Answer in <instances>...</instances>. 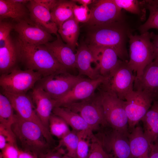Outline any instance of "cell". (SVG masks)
I'll return each mask as SVG.
<instances>
[{
  "instance_id": "3",
  "label": "cell",
  "mask_w": 158,
  "mask_h": 158,
  "mask_svg": "<svg viewBox=\"0 0 158 158\" xmlns=\"http://www.w3.org/2000/svg\"><path fill=\"white\" fill-rule=\"evenodd\" d=\"M12 129L24 150L37 156L39 154L41 155L49 147V144L40 127L36 123L22 118L16 114H15Z\"/></svg>"
},
{
  "instance_id": "8",
  "label": "cell",
  "mask_w": 158,
  "mask_h": 158,
  "mask_svg": "<svg viewBox=\"0 0 158 158\" xmlns=\"http://www.w3.org/2000/svg\"><path fill=\"white\" fill-rule=\"evenodd\" d=\"M95 135L111 158H132L128 135L109 126L102 127Z\"/></svg>"
},
{
  "instance_id": "6",
  "label": "cell",
  "mask_w": 158,
  "mask_h": 158,
  "mask_svg": "<svg viewBox=\"0 0 158 158\" xmlns=\"http://www.w3.org/2000/svg\"><path fill=\"white\" fill-rule=\"evenodd\" d=\"M68 108L79 114L93 132L109 126L104 116L100 95L98 92L90 98L68 105Z\"/></svg>"
},
{
  "instance_id": "39",
  "label": "cell",
  "mask_w": 158,
  "mask_h": 158,
  "mask_svg": "<svg viewBox=\"0 0 158 158\" xmlns=\"http://www.w3.org/2000/svg\"><path fill=\"white\" fill-rule=\"evenodd\" d=\"M151 36L154 53L153 61H158V34H155L151 32Z\"/></svg>"
},
{
  "instance_id": "25",
  "label": "cell",
  "mask_w": 158,
  "mask_h": 158,
  "mask_svg": "<svg viewBox=\"0 0 158 158\" xmlns=\"http://www.w3.org/2000/svg\"><path fill=\"white\" fill-rule=\"evenodd\" d=\"M28 10L26 4L14 1L13 0H0V21L10 18L18 22L28 16Z\"/></svg>"
},
{
  "instance_id": "16",
  "label": "cell",
  "mask_w": 158,
  "mask_h": 158,
  "mask_svg": "<svg viewBox=\"0 0 158 158\" xmlns=\"http://www.w3.org/2000/svg\"><path fill=\"white\" fill-rule=\"evenodd\" d=\"M18 34V38L28 44L33 45L44 44L52 41L51 34L23 20L14 25V29Z\"/></svg>"
},
{
  "instance_id": "5",
  "label": "cell",
  "mask_w": 158,
  "mask_h": 158,
  "mask_svg": "<svg viewBox=\"0 0 158 158\" xmlns=\"http://www.w3.org/2000/svg\"><path fill=\"white\" fill-rule=\"evenodd\" d=\"M98 92L108 124L113 129L128 135V119L124 100L102 84Z\"/></svg>"
},
{
  "instance_id": "9",
  "label": "cell",
  "mask_w": 158,
  "mask_h": 158,
  "mask_svg": "<svg viewBox=\"0 0 158 158\" xmlns=\"http://www.w3.org/2000/svg\"><path fill=\"white\" fill-rule=\"evenodd\" d=\"M84 78L82 76L72 75L67 71L43 77L36 83V87L42 89L56 100L66 95Z\"/></svg>"
},
{
  "instance_id": "20",
  "label": "cell",
  "mask_w": 158,
  "mask_h": 158,
  "mask_svg": "<svg viewBox=\"0 0 158 158\" xmlns=\"http://www.w3.org/2000/svg\"><path fill=\"white\" fill-rule=\"evenodd\" d=\"M76 54V68L78 71V75H85L92 80L101 76L98 69L92 66L93 63L98 65V62L91 49L84 42L79 46Z\"/></svg>"
},
{
  "instance_id": "19",
  "label": "cell",
  "mask_w": 158,
  "mask_h": 158,
  "mask_svg": "<svg viewBox=\"0 0 158 158\" xmlns=\"http://www.w3.org/2000/svg\"><path fill=\"white\" fill-rule=\"evenodd\" d=\"M0 46V73L1 75L18 68L20 59L17 42H15L10 36Z\"/></svg>"
},
{
  "instance_id": "47",
  "label": "cell",
  "mask_w": 158,
  "mask_h": 158,
  "mask_svg": "<svg viewBox=\"0 0 158 158\" xmlns=\"http://www.w3.org/2000/svg\"><path fill=\"white\" fill-rule=\"evenodd\" d=\"M0 158H3L1 153H0Z\"/></svg>"
},
{
  "instance_id": "44",
  "label": "cell",
  "mask_w": 158,
  "mask_h": 158,
  "mask_svg": "<svg viewBox=\"0 0 158 158\" xmlns=\"http://www.w3.org/2000/svg\"><path fill=\"white\" fill-rule=\"evenodd\" d=\"M76 3L77 2L84 6H88L89 5L94 2L95 0H73Z\"/></svg>"
},
{
  "instance_id": "27",
  "label": "cell",
  "mask_w": 158,
  "mask_h": 158,
  "mask_svg": "<svg viewBox=\"0 0 158 158\" xmlns=\"http://www.w3.org/2000/svg\"><path fill=\"white\" fill-rule=\"evenodd\" d=\"M52 112L54 114L63 118L72 128V130L77 132L92 130L88 125L79 114L68 108L56 107L54 108Z\"/></svg>"
},
{
  "instance_id": "31",
  "label": "cell",
  "mask_w": 158,
  "mask_h": 158,
  "mask_svg": "<svg viewBox=\"0 0 158 158\" xmlns=\"http://www.w3.org/2000/svg\"><path fill=\"white\" fill-rule=\"evenodd\" d=\"M78 137L77 131L72 130L64 137L60 139L58 149L62 147L65 148V154L73 158H77V149Z\"/></svg>"
},
{
  "instance_id": "13",
  "label": "cell",
  "mask_w": 158,
  "mask_h": 158,
  "mask_svg": "<svg viewBox=\"0 0 158 158\" xmlns=\"http://www.w3.org/2000/svg\"><path fill=\"white\" fill-rule=\"evenodd\" d=\"M107 77L100 76L95 79L84 78L77 83L66 95L56 100L55 107H64L70 104L87 99L107 80Z\"/></svg>"
},
{
  "instance_id": "43",
  "label": "cell",
  "mask_w": 158,
  "mask_h": 158,
  "mask_svg": "<svg viewBox=\"0 0 158 158\" xmlns=\"http://www.w3.org/2000/svg\"><path fill=\"white\" fill-rule=\"evenodd\" d=\"M37 1L45 6L50 11L52 8L56 0H36Z\"/></svg>"
},
{
  "instance_id": "4",
  "label": "cell",
  "mask_w": 158,
  "mask_h": 158,
  "mask_svg": "<svg viewBox=\"0 0 158 158\" xmlns=\"http://www.w3.org/2000/svg\"><path fill=\"white\" fill-rule=\"evenodd\" d=\"M129 54L128 63L135 74V78L140 77L149 64L154 61V53L151 32H148L140 35H133L130 32Z\"/></svg>"
},
{
  "instance_id": "23",
  "label": "cell",
  "mask_w": 158,
  "mask_h": 158,
  "mask_svg": "<svg viewBox=\"0 0 158 158\" xmlns=\"http://www.w3.org/2000/svg\"><path fill=\"white\" fill-rule=\"evenodd\" d=\"M128 137L132 158H149L150 144L140 126L138 125Z\"/></svg>"
},
{
  "instance_id": "30",
  "label": "cell",
  "mask_w": 158,
  "mask_h": 158,
  "mask_svg": "<svg viewBox=\"0 0 158 158\" xmlns=\"http://www.w3.org/2000/svg\"><path fill=\"white\" fill-rule=\"evenodd\" d=\"M49 129L51 135L60 139L71 131L66 122L61 117L54 114H51L49 118Z\"/></svg>"
},
{
  "instance_id": "29",
  "label": "cell",
  "mask_w": 158,
  "mask_h": 158,
  "mask_svg": "<svg viewBox=\"0 0 158 158\" xmlns=\"http://www.w3.org/2000/svg\"><path fill=\"white\" fill-rule=\"evenodd\" d=\"M13 109L8 98L0 93V125L11 130L14 122L15 114Z\"/></svg>"
},
{
  "instance_id": "46",
  "label": "cell",
  "mask_w": 158,
  "mask_h": 158,
  "mask_svg": "<svg viewBox=\"0 0 158 158\" xmlns=\"http://www.w3.org/2000/svg\"><path fill=\"white\" fill-rule=\"evenodd\" d=\"M61 158H73L67 156L66 154H64L62 157Z\"/></svg>"
},
{
  "instance_id": "17",
  "label": "cell",
  "mask_w": 158,
  "mask_h": 158,
  "mask_svg": "<svg viewBox=\"0 0 158 158\" xmlns=\"http://www.w3.org/2000/svg\"><path fill=\"white\" fill-rule=\"evenodd\" d=\"M133 90L144 92L153 100L158 99V61L151 62L140 77L135 78Z\"/></svg>"
},
{
  "instance_id": "2",
  "label": "cell",
  "mask_w": 158,
  "mask_h": 158,
  "mask_svg": "<svg viewBox=\"0 0 158 158\" xmlns=\"http://www.w3.org/2000/svg\"><path fill=\"white\" fill-rule=\"evenodd\" d=\"M20 62L26 69L39 73L42 77L68 71L57 60L45 44L33 45L18 38Z\"/></svg>"
},
{
  "instance_id": "34",
  "label": "cell",
  "mask_w": 158,
  "mask_h": 158,
  "mask_svg": "<svg viewBox=\"0 0 158 158\" xmlns=\"http://www.w3.org/2000/svg\"><path fill=\"white\" fill-rule=\"evenodd\" d=\"M143 3L145 8L149 11L150 14L147 20L138 28L141 34L152 28L158 30V6L150 3L148 0L143 1Z\"/></svg>"
},
{
  "instance_id": "12",
  "label": "cell",
  "mask_w": 158,
  "mask_h": 158,
  "mask_svg": "<svg viewBox=\"0 0 158 158\" xmlns=\"http://www.w3.org/2000/svg\"><path fill=\"white\" fill-rule=\"evenodd\" d=\"M153 101L148 95L140 90H133L126 96L124 104L128 119L129 133L141 121Z\"/></svg>"
},
{
  "instance_id": "11",
  "label": "cell",
  "mask_w": 158,
  "mask_h": 158,
  "mask_svg": "<svg viewBox=\"0 0 158 158\" xmlns=\"http://www.w3.org/2000/svg\"><path fill=\"white\" fill-rule=\"evenodd\" d=\"M1 93L9 99L17 114L22 118L37 125L41 128L48 142L50 144L53 142V139L49 130L44 125L38 116L30 97L26 94Z\"/></svg>"
},
{
  "instance_id": "42",
  "label": "cell",
  "mask_w": 158,
  "mask_h": 158,
  "mask_svg": "<svg viewBox=\"0 0 158 158\" xmlns=\"http://www.w3.org/2000/svg\"><path fill=\"white\" fill-rule=\"evenodd\" d=\"M18 158H38L36 154L31 152L20 150V152Z\"/></svg>"
},
{
  "instance_id": "15",
  "label": "cell",
  "mask_w": 158,
  "mask_h": 158,
  "mask_svg": "<svg viewBox=\"0 0 158 158\" xmlns=\"http://www.w3.org/2000/svg\"><path fill=\"white\" fill-rule=\"evenodd\" d=\"M29 20L28 21L51 34L56 36L58 28L52 19L50 10L36 0H30L26 4Z\"/></svg>"
},
{
  "instance_id": "37",
  "label": "cell",
  "mask_w": 158,
  "mask_h": 158,
  "mask_svg": "<svg viewBox=\"0 0 158 158\" xmlns=\"http://www.w3.org/2000/svg\"><path fill=\"white\" fill-rule=\"evenodd\" d=\"M20 150L17 144L8 143L0 153L3 158H18Z\"/></svg>"
},
{
  "instance_id": "18",
  "label": "cell",
  "mask_w": 158,
  "mask_h": 158,
  "mask_svg": "<svg viewBox=\"0 0 158 158\" xmlns=\"http://www.w3.org/2000/svg\"><path fill=\"white\" fill-rule=\"evenodd\" d=\"M31 98L37 113L44 125L49 130V121L55 107L56 100L52 99L41 88L35 87Z\"/></svg>"
},
{
  "instance_id": "32",
  "label": "cell",
  "mask_w": 158,
  "mask_h": 158,
  "mask_svg": "<svg viewBox=\"0 0 158 158\" xmlns=\"http://www.w3.org/2000/svg\"><path fill=\"white\" fill-rule=\"evenodd\" d=\"M77 132L78 142L77 149V158H87L94 135L91 130H84Z\"/></svg>"
},
{
  "instance_id": "24",
  "label": "cell",
  "mask_w": 158,
  "mask_h": 158,
  "mask_svg": "<svg viewBox=\"0 0 158 158\" xmlns=\"http://www.w3.org/2000/svg\"><path fill=\"white\" fill-rule=\"evenodd\" d=\"M141 121L145 136L150 144L154 143L158 138V99L153 101Z\"/></svg>"
},
{
  "instance_id": "38",
  "label": "cell",
  "mask_w": 158,
  "mask_h": 158,
  "mask_svg": "<svg viewBox=\"0 0 158 158\" xmlns=\"http://www.w3.org/2000/svg\"><path fill=\"white\" fill-rule=\"evenodd\" d=\"M14 25L9 22L1 21L0 22V44L10 37V33L14 29Z\"/></svg>"
},
{
  "instance_id": "7",
  "label": "cell",
  "mask_w": 158,
  "mask_h": 158,
  "mask_svg": "<svg viewBox=\"0 0 158 158\" xmlns=\"http://www.w3.org/2000/svg\"><path fill=\"white\" fill-rule=\"evenodd\" d=\"M42 77L39 73L32 70H22L18 68L8 73L1 75L0 85L2 92L26 94Z\"/></svg>"
},
{
  "instance_id": "22",
  "label": "cell",
  "mask_w": 158,
  "mask_h": 158,
  "mask_svg": "<svg viewBox=\"0 0 158 158\" xmlns=\"http://www.w3.org/2000/svg\"><path fill=\"white\" fill-rule=\"evenodd\" d=\"M56 36L55 40L44 44L58 61L67 70L76 68V53L64 42L59 34Z\"/></svg>"
},
{
  "instance_id": "40",
  "label": "cell",
  "mask_w": 158,
  "mask_h": 158,
  "mask_svg": "<svg viewBox=\"0 0 158 158\" xmlns=\"http://www.w3.org/2000/svg\"><path fill=\"white\" fill-rule=\"evenodd\" d=\"M57 151L55 152H50L44 156L42 158H61L63 155L65 154V151L62 148L57 149Z\"/></svg>"
},
{
  "instance_id": "10",
  "label": "cell",
  "mask_w": 158,
  "mask_h": 158,
  "mask_svg": "<svg viewBox=\"0 0 158 158\" xmlns=\"http://www.w3.org/2000/svg\"><path fill=\"white\" fill-rule=\"evenodd\" d=\"M128 62L121 60L115 69L107 77L106 81L102 84L123 100L133 90L135 78Z\"/></svg>"
},
{
  "instance_id": "26",
  "label": "cell",
  "mask_w": 158,
  "mask_h": 158,
  "mask_svg": "<svg viewBox=\"0 0 158 158\" xmlns=\"http://www.w3.org/2000/svg\"><path fill=\"white\" fill-rule=\"evenodd\" d=\"M76 4L73 0H56L50 11L58 30L65 21L74 16L73 10Z\"/></svg>"
},
{
  "instance_id": "36",
  "label": "cell",
  "mask_w": 158,
  "mask_h": 158,
  "mask_svg": "<svg viewBox=\"0 0 158 158\" xmlns=\"http://www.w3.org/2000/svg\"><path fill=\"white\" fill-rule=\"evenodd\" d=\"M73 15L79 23H85L88 21L90 17L91 10L88 6H79L76 4L74 7Z\"/></svg>"
},
{
  "instance_id": "21",
  "label": "cell",
  "mask_w": 158,
  "mask_h": 158,
  "mask_svg": "<svg viewBox=\"0 0 158 158\" xmlns=\"http://www.w3.org/2000/svg\"><path fill=\"white\" fill-rule=\"evenodd\" d=\"M88 47L98 62V68L100 75L108 76L121 60L116 51L109 47Z\"/></svg>"
},
{
  "instance_id": "1",
  "label": "cell",
  "mask_w": 158,
  "mask_h": 158,
  "mask_svg": "<svg viewBox=\"0 0 158 158\" xmlns=\"http://www.w3.org/2000/svg\"><path fill=\"white\" fill-rule=\"evenodd\" d=\"M86 40L90 47H107L114 49L119 59L128 61L126 41L130 32L123 20L110 23L86 26Z\"/></svg>"
},
{
  "instance_id": "28",
  "label": "cell",
  "mask_w": 158,
  "mask_h": 158,
  "mask_svg": "<svg viewBox=\"0 0 158 158\" xmlns=\"http://www.w3.org/2000/svg\"><path fill=\"white\" fill-rule=\"evenodd\" d=\"M58 32L63 41L74 51L79 35L80 27L79 22L74 16L63 23Z\"/></svg>"
},
{
  "instance_id": "33",
  "label": "cell",
  "mask_w": 158,
  "mask_h": 158,
  "mask_svg": "<svg viewBox=\"0 0 158 158\" xmlns=\"http://www.w3.org/2000/svg\"><path fill=\"white\" fill-rule=\"evenodd\" d=\"M121 9H123L133 14L138 15L142 19L145 16V8L143 1L136 0H112Z\"/></svg>"
},
{
  "instance_id": "14",
  "label": "cell",
  "mask_w": 158,
  "mask_h": 158,
  "mask_svg": "<svg viewBox=\"0 0 158 158\" xmlns=\"http://www.w3.org/2000/svg\"><path fill=\"white\" fill-rule=\"evenodd\" d=\"M91 15L86 26L110 23L123 20L122 10L112 0L95 1L90 9Z\"/></svg>"
},
{
  "instance_id": "35",
  "label": "cell",
  "mask_w": 158,
  "mask_h": 158,
  "mask_svg": "<svg viewBox=\"0 0 158 158\" xmlns=\"http://www.w3.org/2000/svg\"><path fill=\"white\" fill-rule=\"evenodd\" d=\"M87 158H111L105 151L100 141L95 134L92 140V143Z\"/></svg>"
},
{
  "instance_id": "45",
  "label": "cell",
  "mask_w": 158,
  "mask_h": 158,
  "mask_svg": "<svg viewBox=\"0 0 158 158\" xmlns=\"http://www.w3.org/2000/svg\"><path fill=\"white\" fill-rule=\"evenodd\" d=\"M152 1L153 4L158 6V0H152Z\"/></svg>"
},
{
  "instance_id": "41",
  "label": "cell",
  "mask_w": 158,
  "mask_h": 158,
  "mask_svg": "<svg viewBox=\"0 0 158 158\" xmlns=\"http://www.w3.org/2000/svg\"><path fill=\"white\" fill-rule=\"evenodd\" d=\"M149 158H158V138L150 144Z\"/></svg>"
}]
</instances>
